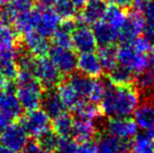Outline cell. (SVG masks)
<instances>
[{
	"instance_id": "obj_16",
	"label": "cell",
	"mask_w": 154,
	"mask_h": 153,
	"mask_svg": "<svg viewBox=\"0 0 154 153\" xmlns=\"http://www.w3.org/2000/svg\"><path fill=\"white\" fill-rule=\"evenodd\" d=\"M77 69L79 72L92 79L100 78L104 70L99 57L94 53L80 54L77 60Z\"/></svg>"
},
{
	"instance_id": "obj_31",
	"label": "cell",
	"mask_w": 154,
	"mask_h": 153,
	"mask_svg": "<svg viewBox=\"0 0 154 153\" xmlns=\"http://www.w3.org/2000/svg\"><path fill=\"white\" fill-rule=\"evenodd\" d=\"M131 153H154L153 139L146 134H137L131 144Z\"/></svg>"
},
{
	"instance_id": "obj_13",
	"label": "cell",
	"mask_w": 154,
	"mask_h": 153,
	"mask_svg": "<svg viewBox=\"0 0 154 153\" xmlns=\"http://www.w3.org/2000/svg\"><path fill=\"white\" fill-rule=\"evenodd\" d=\"M72 48L80 54L93 53L97 46L93 32L88 25L79 24L71 35Z\"/></svg>"
},
{
	"instance_id": "obj_27",
	"label": "cell",
	"mask_w": 154,
	"mask_h": 153,
	"mask_svg": "<svg viewBox=\"0 0 154 153\" xmlns=\"http://www.w3.org/2000/svg\"><path fill=\"white\" fill-rule=\"evenodd\" d=\"M108 74H109L108 81L116 86L132 85L134 81V77H135L133 72L122 65H119V64L114 69H112Z\"/></svg>"
},
{
	"instance_id": "obj_34",
	"label": "cell",
	"mask_w": 154,
	"mask_h": 153,
	"mask_svg": "<svg viewBox=\"0 0 154 153\" xmlns=\"http://www.w3.org/2000/svg\"><path fill=\"white\" fill-rule=\"evenodd\" d=\"M6 5L18 17L19 15L34 10L36 8V0H10Z\"/></svg>"
},
{
	"instance_id": "obj_37",
	"label": "cell",
	"mask_w": 154,
	"mask_h": 153,
	"mask_svg": "<svg viewBox=\"0 0 154 153\" xmlns=\"http://www.w3.org/2000/svg\"><path fill=\"white\" fill-rule=\"evenodd\" d=\"M77 153H99L97 143L92 141L81 143L78 147Z\"/></svg>"
},
{
	"instance_id": "obj_10",
	"label": "cell",
	"mask_w": 154,
	"mask_h": 153,
	"mask_svg": "<svg viewBox=\"0 0 154 153\" xmlns=\"http://www.w3.org/2000/svg\"><path fill=\"white\" fill-rule=\"evenodd\" d=\"M137 126L130 118H110L105 125L107 134L120 139L130 141L137 135Z\"/></svg>"
},
{
	"instance_id": "obj_45",
	"label": "cell",
	"mask_w": 154,
	"mask_h": 153,
	"mask_svg": "<svg viewBox=\"0 0 154 153\" xmlns=\"http://www.w3.org/2000/svg\"><path fill=\"white\" fill-rule=\"evenodd\" d=\"M8 2H10V0H0V8H3V6H5Z\"/></svg>"
},
{
	"instance_id": "obj_5",
	"label": "cell",
	"mask_w": 154,
	"mask_h": 153,
	"mask_svg": "<svg viewBox=\"0 0 154 153\" xmlns=\"http://www.w3.org/2000/svg\"><path fill=\"white\" fill-rule=\"evenodd\" d=\"M147 21L140 12L132 10L127 15L126 22L119 31V41L122 45H130L137 37L145 33Z\"/></svg>"
},
{
	"instance_id": "obj_40",
	"label": "cell",
	"mask_w": 154,
	"mask_h": 153,
	"mask_svg": "<svg viewBox=\"0 0 154 153\" xmlns=\"http://www.w3.org/2000/svg\"><path fill=\"white\" fill-rule=\"evenodd\" d=\"M11 123H12V121H10L6 116H4L3 115L0 113V133H1Z\"/></svg>"
},
{
	"instance_id": "obj_15",
	"label": "cell",
	"mask_w": 154,
	"mask_h": 153,
	"mask_svg": "<svg viewBox=\"0 0 154 153\" xmlns=\"http://www.w3.org/2000/svg\"><path fill=\"white\" fill-rule=\"evenodd\" d=\"M20 43L29 54H32L36 58L45 57L48 55L49 49L51 47L48 39L35 32H29L22 35Z\"/></svg>"
},
{
	"instance_id": "obj_28",
	"label": "cell",
	"mask_w": 154,
	"mask_h": 153,
	"mask_svg": "<svg viewBox=\"0 0 154 153\" xmlns=\"http://www.w3.org/2000/svg\"><path fill=\"white\" fill-rule=\"evenodd\" d=\"M126 19H127V14L125 12V8L110 4V5H108L103 20L116 29L120 31L124 23L126 22Z\"/></svg>"
},
{
	"instance_id": "obj_29",
	"label": "cell",
	"mask_w": 154,
	"mask_h": 153,
	"mask_svg": "<svg viewBox=\"0 0 154 153\" xmlns=\"http://www.w3.org/2000/svg\"><path fill=\"white\" fill-rule=\"evenodd\" d=\"M134 87L140 92H152L154 90V70L152 68L144 70L134 77Z\"/></svg>"
},
{
	"instance_id": "obj_23",
	"label": "cell",
	"mask_w": 154,
	"mask_h": 153,
	"mask_svg": "<svg viewBox=\"0 0 154 153\" xmlns=\"http://www.w3.org/2000/svg\"><path fill=\"white\" fill-rule=\"evenodd\" d=\"M72 111L78 118L87 121H94L102 115L100 107L95 103L86 100L80 101L72 108Z\"/></svg>"
},
{
	"instance_id": "obj_32",
	"label": "cell",
	"mask_w": 154,
	"mask_h": 153,
	"mask_svg": "<svg viewBox=\"0 0 154 153\" xmlns=\"http://www.w3.org/2000/svg\"><path fill=\"white\" fill-rule=\"evenodd\" d=\"M59 139L60 137L56 134L55 131L53 129H49L42 135H40L38 139H36V141L41 146V148H43L46 152L54 153L57 150Z\"/></svg>"
},
{
	"instance_id": "obj_41",
	"label": "cell",
	"mask_w": 154,
	"mask_h": 153,
	"mask_svg": "<svg viewBox=\"0 0 154 153\" xmlns=\"http://www.w3.org/2000/svg\"><path fill=\"white\" fill-rule=\"evenodd\" d=\"M70 1L72 2V4L75 6V8L79 10V8H83V6L87 3L88 0H70Z\"/></svg>"
},
{
	"instance_id": "obj_44",
	"label": "cell",
	"mask_w": 154,
	"mask_h": 153,
	"mask_svg": "<svg viewBox=\"0 0 154 153\" xmlns=\"http://www.w3.org/2000/svg\"><path fill=\"white\" fill-rule=\"evenodd\" d=\"M0 153H16L14 151H12V150L8 149L6 147H4V146H0Z\"/></svg>"
},
{
	"instance_id": "obj_38",
	"label": "cell",
	"mask_w": 154,
	"mask_h": 153,
	"mask_svg": "<svg viewBox=\"0 0 154 153\" xmlns=\"http://www.w3.org/2000/svg\"><path fill=\"white\" fill-rule=\"evenodd\" d=\"M20 153H48L45 151L43 148H41V146L37 143V141H29V143L26 144L24 148L22 149V151Z\"/></svg>"
},
{
	"instance_id": "obj_7",
	"label": "cell",
	"mask_w": 154,
	"mask_h": 153,
	"mask_svg": "<svg viewBox=\"0 0 154 153\" xmlns=\"http://www.w3.org/2000/svg\"><path fill=\"white\" fill-rule=\"evenodd\" d=\"M20 124L27 135L36 139L51 129V118L42 109L38 108L22 115L20 118Z\"/></svg>"
},
{
	"instance_id": "obj_39",
	"label": "cell",
	"mask_w": 154,
	"mask_h": 153,
	"mask_svg": "<svg viewBox=\"0 0 154 153\" xmlns=\"http://www.w3.org/2000/svg\"><path fill=\"white\" fill-rule=\"evenodd\" d=\"M108 3L112 4V5H116L120 6L122 8H129V6L132 5L133 3V0H107Z\"/></svg>"
},
{
	"instance_id": "obj_46",
	"label": "cell",
	"mask_w": 154,
	"mask_h": 153,
	"mask_svg": "<svg viewBox=\"0 0 154 153\" xmlns=\"http://www.w3.org/2000/svg\"><path fill=\"white\" fill-rule=\"evenodd\" d=\"M151 93H152V102L154 103V90H153L152 92H151Z\"/></svg>"
},
{
	"instance_id": "obj_17",
	"label": "cell",
	"mask_w": 154,
	"mask_h": 153,
	"mask_svg": "<svg viewBox=\"0 0 154 153\" xmlns=\"http://www.w3.org/2000/svg\"><path fill=\"white\" fill-rule=\"evenodd\" d=\"M41 106H42V110L51 118V120L61 115L66 110V107L58 94L57 88L44 90Z\"/></svg>"
},
{
	"instance_id": "obj_9",
	"label": "cell",
	"mask_w": 154,
	"mask_h": 153,
	"mask_svg": "<svg viewBox=\"0 0 154 153\" xmlns=\"http://www.w3.org/2000/svg\"><path fill=\"white\" fill-rule=\"evenodd\" d=\"M48 56L62 75L70 76L77 69L78 56L72 48H64L54 45L49 49Z\"/></svg>"
},
{
	"instance_id": "obj_12",
	"label": "cell",
	"mask_w": 154,
	"mask_h": 153,
	"mask_svg": "<svg viewBox=\"0 0 154 153\" xmlns=\"http://www.w3.org/2000/svg\"><path fill=\"white\" fill-rule=\"evenodd\" d=\"M133 115L137 128L144 131V134L151 139H154V103L152 101H146L138 105Z\"/></svg>"
},
{
	"instance_id": "obj_24",
	"label": "cell",
	"mask_w": 154,
	"mask_h": 153,
	"mask_svg": "<svg viewBox=\"0 0 154 153\" xmlns=\"http://www.w3.org/2000/svg\"><path fill=\"white\" fill-rule=\"evenodd\" d=\"M97 57L105 72H110L118 66V48L114 45L100 46Z\"/></svg>"
},
{
	"instance_id": "obj_14",
	"label": "cell",
	"mask_w": 154,
	"mask_h": 153,
	"mask_svg": "<svg viewBox=\"0 0 154 153\" xmlns=\"http://www.w3.org/2000/svg\"><path fill=\"white\" fill-rule=\"evenodd\" d=\"M108 8L107 0H88L82 8L79 17L80 23L84 25H94L104 19Z\"/></svg>"
},
{
	"instance_id": "obj_30",
	"label": "cell",
	"mask_w": 154,
	"mask_h": 153,
	"mask_svg": "<svg viewBox=\"0 0 154 153\" xmlns=\"http://www.w3.org/2000/svg\"><path fill=\"white\" fill-rule=\"evenodd\" d=\"M51 8H53L61 20L73 19L77 14V8L70 0H51Z\"/></svg>"
},
{
	"instance_id": "obj_2",
	"label": "cell",
	"mask_w": 154,
	"mask_h": 153,
	"mask_svg": "<svg viewBox=\"0 0 154 153\" xmlns=\"http://www.w3.org/2000/svg\"><path fill=\"white\" fill-rule=\"evenodd\" d=\"M15 84V93L23 110L32 111L41 106L44 88L29 70H19Z\"/></svg>"
},
{
	"instance_id": "obj_26",
	"label": "cell",
	"mask_w": 154,
	"mask_h": 153,
	"mask_svg": "<svg viewBox=\"0 0 154 153\" xmlns=\"http://www.w3.org/2000/svg\"><path fill=\"white\" fill-rule=\"evenodd\" d=\"M57 91L65 107L71 109V110L82 100L79 96V94L77 93V91L73 89L72 86L69 84L68 81H62L57 86Z\"/></svg>"
},
{
	"instance_id": "obj_43",
	"label": "cell",
	"mask_w": 154,
	"mask_h": 153,
	"mask_svg": "<svg viewBox=\"0 0 154 153\" xmlns=\"http://www.w3.org/2000/svg\"><path fill=\"white\" fill-rule=\"evenodd\" d=\"M149 59H150V67L154 70V48L149 55Z\"/></svg>"
},
{
	"instance_id": "obj_8",
	"label": "cell",
	"mask_w": 154,
	"mask_h": 153,
	"mask_svg": "<svg viewBox=\"0 0 154 153\" xmlns=\"http://www.w3.org/2000/svg\"><path fill=\"white\" fill-rule=\"evenodd\" d=\"M0 142L2 146L14 152H21L29 143V135L20 122H12L1 133Z\"/></svg>"
},
{
	"instance_id": "obj_19",
	"label": "cell",
	"mask_w": 154,
	"mask_h": 153,
	"mask_svg": "<svg viewBox=\"0 0 154 153\" xmlns=\"http://www.w3.org/2000/svg\"><path fill=\"white\" fill-rule=\"evenodd\" d=\"M92 32L97 45L100 46L113 45L116 41H119V31L104 20L95 23L93 25Z\"/></svg>"
},
{
	"instance_id": "obj_1",
	"label": "cell",
	"mask_w": 154,
	"mask_h": 153,
	"mask_svg": "<svg viewBox=\"0 0 154 153\" xmlns=\"http://www.w3.org/2000/svg\"><path fill=\"white\" fill-rule=\"evenodd\" d=\"M140 93L134 85L116 86L108 81L100 102L101 113L108 118H129L140 105Z\"/></svg>"
},
{
	"instance_id": "obj_42",
	"label": "cell",
	"mask_w": 154,
	"mask_h": 153,
	"mask_svg": "<svg viewBox=\"0 0 154 153\" xmlns=\"http://www.w3.org/2000/svg\"><path fill=\"white\" fill-rule=\"evenodd\" d=\"M145 36L150 38L154 43V29H146V31H145Z\"/></svg>"
},
{
	"instance_id": "obj_21",
	"label": "cell",
	"mask_w": 154,
	"mask_h": 153,
	"mask_svg": "<svg viewBox=\"0 0 154 153\" xmlns=\"http://www.w3.org/2000/svg\"><path fill=\"white\" fill-rule=\"evenodd\" d=\"M93 81H94V79L85 76L81 72H73L68 79L69 84L77 91L80 98L87 99V100L89 98L90 92H91Z\"/></svg>"
},
{
	"instance_id": "obj_33",
	"label": "cell",
	"mask_w": 154,
	"mask_h": 153,
	"mask_svg": "<svg viewBox=\"0 0 154 153\" xmlns=\"http://www.w3.org/2000/svg\"><path fill=\"white\" fill-rule=\"evenodd\" d=\"M71 35L72 33L67 31L65 27H63L60 23L59 27L57 31L55 32L51 38H53L54 45L60 47H64V48H72V44H71Z\"/></svg>"
},
{
	"instance_id": "obj_25",
	"label": "cell",
	"mask_w": 154,
	"mask_h": 153,
	"mask_svg": "<svg viewBox=\"0 0 154 153\" xmlns=\"http://www.w3.org/2000/svg\"><path fill=\"white\" fill-rule=\"evenodd\" d=\"M73 123H75V120L72 115L64 112L61 115L54 118L51 127L59 137H68L71 136V133H72Z\"/></svg>"
},
{
	"instance_id": "obj_6",
	"label": "cell",
	"mask_w": 154,
	"mask_h": 153,
	"mask_svg": "<svg viewBox=\"0 0 154 153\" xmlns=\"http://www.w3.org/2000/svg\"><path fill=\"white\" fill-rule=\"evenodd\" d=\"M118 63L137 75L150 68V59L148 55L137 53L131 45H122L118 48Z\"/></svg>"
},
{
	"instance_id": "obj_11",
	"label": "cell",
	"mask_w": 154,
	"mask_h": 153,
	"mask_svg": "<svg viewBox=\"0 0 154 153\" xmlns=\"http://www.w3.org/2000/svg\"><path fill=\"white\" fill-rule=\"evenodd\" d=\"M0 113L12 122L22 116L23 108L15 93V84L0 90Z\"/></svg>"
},
{
	"instance_id": "obj_3",
	"label": "cell",
	"mask_w": 154,
	"mask_h": 153,
	"mask_svg": "<svg viewBox=\"0 0 154 153\" xmlns=\"http://www.w3.org/2000/svg\"><path fill=\"white\" fill-rule=\"evenodd\" d=\"M32 32L49 38L55 34L61 23V18L51 8H35L31 11Z\"/></svg>"
},
{
	"instance_id": "obj_22",
	"label": "cell",
	"mask_w": 154,
	"mask_h": 153,
	"mask_svg": "<svg viewBox=\"0 0 154 153\" xmlns=\"http://www.w3.org/2000/svg\"><path fill=\"white\" fill-rule=\"evenodd\" d=\"M19 44L18 33L8 25L0 24V51H16Z\"/></svg>"
},
{
	"instance_id": "obj_4",
	"label": "cell",
	"mask_w": 154,
	"mask_h": 153,
	"mask_svg": "<svg viewBox=\"0 0 154 153\" xmlns=\"http://www.w3.org/2000/svg\"><path fill=\"white\" fill-rule=\"evenodd\" d=\"M32 72L44 90L57 88V86L63 81L62 74L46 56L36 58Z\"/></svg>"
},
{
	"instance_id": "obj_35",
	"label": "cell",
	"mask_w": 154,
	"mask_h": 153,
	"mask_svg": "<svg viewBox=\"0 0 154 153\" xmlns=\"http://www.w3.org/2000/svg\"><path fill=\"white\" fill-rule=\"evenodd\" d=\"M107 84H108V81H103V80L99 79V78H97V79H94L92 89L89 94L88 101H90V102H92V103L101 102L104 94H105Z\"/></svg>"
},
{
	"instance_id": "obj_36",
	"label": "cell",
	"mask_w": 154,
	"mask_h": 153,
	"mask_svg": "<svg viewBox=\"0 0 154 153\" xmlns=\"http://www.w3.org/2000/svg\"><path fill=\"white\" fill-rule=\"evenodd\" d=\"M132 47L135 49L137 53L142 54V55H148L152 51L154 48V43L150 38L147 36H140L131 43Z\"/></svg>"
},
{
	"instance_id": "obj_18",
	"label": "cell",
	"mask_w": 154,
	"mask_h": 153,
	"mask_svg": "<svg viewBox=\"0 0 154 153\" xmlns=\"http://www.w3.org/2000/svg\"><path fill=\"white\" fill-rule=\"evenodd\" d=\"M131 139H120L105 133L97 141L99 153H129L131 150Z\"/></svg>"
},
{
	"instance_id": "obj_20",
	"label": "cell",
	"mask_w": 154,
	"mask_h": 153,
	"mask_svg": "<svg viewBox=\"0 0 154 153\" xmlns=\"http://www.w3.org/2000/svg\"><path fill=\"white\" fill-rule=\"evenodd\" d=\"M97 133V125L93 121L87 120H75L71 136L78 143H85V142L92 141Z\"/></svg>"
}]
</instances>
